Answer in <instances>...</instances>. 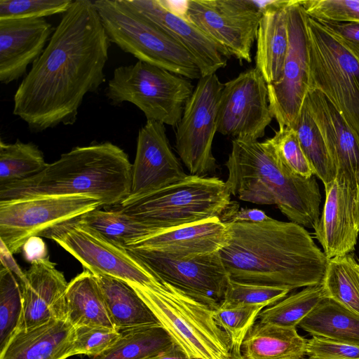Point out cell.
Masks as SVG:
<instances>
[{
	"mask_svg": "<svg viewBox=\"0 0 359 359\" xmlns=\"http://www.w3.org/2000/svg\"><path fill=\"white\" fill-rule=\"evenodd\" d=\"M110 43L94 1H74L18 87L13 114L32 133L73 125L105 81Z\"/></svg>",
	"mask_w": 359,
	"mask_h": 359,
	"instance_id": "cell-1",
	"label": "cell"
},
{
	"mask_svg": "<svg viewBox=\"0 0 359 359\" xmlns=\"http://www.w3.org/2000/svg\"><path fill=\"white\" fill-rule=\"evenodd\" d=\"M226 224L219 254L231 280L290 290L321 284L327 259L304 226L271 217Z\"/></svg>",
	"mask_w": 359,
	"mask_h": 359,
	"instance_id": "cell-2",
	"label": "cell"
},
{
	"mask_svg": "<svg viewBox=\"0 0 359 359\" xmlns=\"http://www.w3.org/2000/svg\"><path fill=\"white\" fill-rule=\"evenodd\" d=\"M225 165V182L241 201L276 205L292 222L315 229L320 217L321 194L316 177H302L283 162L269 139H234Z\"/></svg>",
	"mask_w": 359,
	"mask_h": 359,
	"instance_id": "cell-3",
	"label": "cell"
},
{
	"mask_svg": "<svg viewBox=\"0 0 359 359\" xmlns=\"http://www.w3.org/2000/svg\"><path fill=\"white\" fill-rule=\"evenodd\" d=\"M132 166L124 150L110 142L75 147L41 172L0 185V201L80 195L102 207L116 205L130 193Z\"/></svg>",
	"mask_w": 359,
	"mask_h": 359,
	"instance_id": "cell-4",
	"label": "cell"
},
{
	"mask_svg": "<svg viewBox=\"0 0 359 359\" xmlns=\"http://www.w3.org/2000/svg\"><path fill=\"white\" fill-rule=\"evenodd\" d=\"M94 4L110 42L121 50L189 79L202 76L188 50L129 0H96Z\"/></svg>",
	"mask_w": 359,
	"mask_h": 359,
	"instance_id": "cell-5",
	"label": "cell"
},
{
	"mask_svg": "<svg viewBox=\"0 0 359 359\" xmlns=\"http://www.w3.org/2000/svg\"><path fill=\"white\" fill-rule=\"evenodd\" d=\"M226 183L216 177L188 175L121 208L151 224L157 234L210 218L221 219L231 204Z\"/></svg>",
	"mask_w": 359,
	"mask_h": 359,
	"instance_id": "cell-6",
	"label": "cell"
},
{
	"mask_svg": "<svg viewBox=\"0 0 359 359\" xmlns=\"http://www.w3.org/2000/svg\"><path fill=\"white\" fill-rule=\"evenodd\" d=\"M133 289L191 359L229 356V340L215 322L213 309L161 281Z\"/></svg>",
	"mask_w": 359,
	"mask_h": 359,
	"instance_id": "cell-7",
	"label": "cell"
},
{
	"mask_svg": "<svg viewBox=\"0 0 359 359\" xmlns=\"http://www.w3.org/2000/svg\"><path fill=\"white\" fill-rule=\"evenodd\" d=\"M194 88L190 79L138 60L114 70L105 96L114 105L134 104L147 121L175 126Z\"/></svg>",
	"mask_w": 359,
	"mask_h": 359,
	"instance_id": "cell-8",
	"label": "cell"
},
{
	"mask_svg": "<svg viewBox=\"0 0 359 359\" xmlns=\"http://www.w3.org/2000/svg\"><path fill=\"white\" fill-rule=\"evenodd\" d=\"M309 90L322 93L359 139V61L306 14Z\"/></svg>",
	"mask_w": 359,
	"mask_h": 359,
	"instance_id": "cell-9",
	"label": "cell"
},
{
	"mask_svg": "<svg viewBox=\"0 0 359 359\" xmlns=\"http://www.w3.org/2000/svg\"><path fill=\"white\" fill-rule=\"evenodd\" d=\"M101 207L99 200L80 195L0 201V241L18 253L29 238H47L60 225Z\"/></svg>",
	"mask_w": 359,
	"mask_h": 359,
	"instance_id": "cell-10",
	"label": "cell"
},
{
	"mask_svg": "<svg viewBox=\"0 0 359 359\" xmlns=\"http://www.w3.org/2000/svg\"><path fill=\"white\" fill-rule=\"evenodd\" d=\"M80 218L60 225L47 238L54 241L94 275L117 278L132 287H153L161 281L130 250L85 225Z\"/></svg>",
	"mask_w": 359,
	"mask_h": 359,
	"instance_id": "cell-11",
	"label": "cell"
},
{
	"mask_svg": "<svg viewBox=\"0 0 359 359\" xmlns=\"http://www.w3.org/2000/svg\"><path fill=\"white\" fill-rule=\"evenodd\" d=\"M223 88L216 74L201 76L177 125L175 147L191 175L207 177L217 168L212 147Z\"/></svg>",
	"mask_w": 359,
	"mask_h": 359,
	"instance_id": "cell-12",
	"label": "cell"
},
{
	"mask_svg": "<svg viewBox=\"0 0 359 359\" xmlns=\"http://www.w3.org/2000/svg\"><path fill=\"white\" fill-rule=\"evenodd\" d=\"M127 249L161 282L213 309L221 304L230 278L219 252L174 258L147 250Z\"/></svg>",
	"mask_w": 359,
	"mask_h": 359,
	"instance_id": "cell-13",
	"label": "cell"
},
{
	"mask_svg": "<svg viewBox=\"0 0 359 359\" xmlns=\"http://www.w3.org/2000/svg\"><path fill=\"white\" fill-rule=\"evenodd\" d=\"M262 17L251 0H188L185 20L231 56L250 62Z\"/></svg>",
	"mask_w": 359,
	"mask_h": 359,
	"instance_id": "cell-14",
	"label": "cell"
},
{
	"mask_svg": "<svg viewBox=\"0 0 359 359\" xmlns=\"http://www.w3.org/2000/svg\"><path fill=\"white\" fill-rule=\"evenodd\" d=\"M288 50L280 79L267 84L269 107L279 128H292L309 91L306 13L299 1L287 8Z\"/></svg>",
	"mask_w": 359,
	"mask_h": 359,
	"instance_id": "cell-15",
	"label": "cell"
},
{
	"mask_svg": "<svg viewBox=\"0 0 359 359\" xmlns=\"http://www.w3.org/2000/svg\"><path fill=\"white\" fill-rule=\"evenodd\" d=\"M273 118L267 83L253 68L224 83L217 115V131L243 140H257Z\"/></svg>",
	"mask_w": 359,
	"mask_h": 359,
	"instance_id": "cell-16",
	"label": "cell"
},
{
	"mask_svg": "<svg viewBox=\"0 0 359 359\" xmlns=\"http://www.w3.org/2000/svg\"><path fill=\"white\" fill-rule=\"evenodd\" d=\"M187 175L172 150L165 125L147 121L138 132L130 193L120 205L128 204Z\"/></svg>",
	"mask_w": 359,
	"mask_h": 359,
	"instance_id": "cell-17",
	"label": "cell"
},
{
	"mask_svg": "<svg viewBox=\"0 0 359 359\" xmlns=\"http://www.w3.org/2000/svg\"><path fill=\"white\" fill-rule=\"evenodd\" d=\"M324 187L325 203L314 234L330 259L353 252L359 231L353 210L355 188L339 175Z\"/></svg>",
	"mask_w": 359,
	"mask_h": 359,
	"instance_id": "cell-18",
	"label": "cell"
},
{
	"mask_svg": "<svg viewBox=\"0 0 359 359\" xmlns=\"http://www.w3.org/2000/svg\"><path fill=\"white\" fill-rule=\"evenodd\" d=\"M54 29L46 18L0 20V82L8 84L25 77Z\"/></svg>",
	"mask_w": 359,
	"mask_h": 359,
	"instance_id": "cell-19",
	"label": "cell"
},
{
	"mask_svg": "<svg viewBox=\"0 0 359 359\" xmlns=\"http://www.w3.org/2000/svg\"><path fill=\"white\" fill-rule=\"evenodd\" d=\"M304 104L321 133L336 175L343 176L355 188L359 183V139L320 91L309 90Z\"/></svg>",
	"mask_w": 359,
	"mask_h": 359,
	"instance_id": "cell-20",
	"label": "cell"
},
{
	"mask_svg": "<svg viewBox=\"0 0 359 359\" xmlns=\"http://www.w3.org/2000/svg\"><path fill=\"white\" fill-rule=\"evenodd\" d=\"M67 285L63 273L49 257L32 262L21 282L22 309L16 330H26L53 318H65L63 302Z\"/></svg>",
	"mask_w": 359,
	"mask_h": 359,
	"instance_id": "cell-21",
	"label": "cell"
},
{
	"mask_svg": "<svg viewBox=\"0 0 359 359\" xmlns=\"http://www.w3.org/2000/svg\"><path fill=\"white\" fill-rule=\"evenodd\" d=\"M141 13L180 43L196 62L202 76L226 65L231 55L191 22L166 10L159 0H129Z\"/></svg>",
	"mask_w": 359,
	"mask_h": 359,
	"instance_id": "cell-22",
	"label": "cell"
},
{
	"mask_svg": "<svg viewBox=\"0 0 359 359\" xmlns=\"http://www.w3.org/2000/svg\"><path fill=\"white\" fill-rule=\"evenodd\" d=\"M228 236L226 223L213 217L149 236L130 248L151 250L174 258H189L219 252Z\"/></svg>",
	"mask_w": 359,
	"mask_h": 359,
	"instance_id": "cell-23",
	"label": "cell"
},
{
	"mask_svg": "<svg viewBox=\"0 0 359 359\" xmlns=\"http://www.w3.org/2000/svg\"><path fill=\"white\" fill-rule=\"evenodd\" d=\"M76 328L66 318L16 330L0 351V359H67L74 355Z\"/></svg>",
	"mask_w": 359,
	"mask_h": 359,
	"instance_id": "cell-24",
	"label": "cell"
},
{
	"mask_svg": "<svg viewBox=\"0 0 359 359\" xmlns=\"http://www.w3.org/2000/svg\"><path fill=\"white\" fill-rule=\"evenodd\" d=\"M65 317L75 327L116 330L94 274L84 269L68 283L64 294Z\"/></svg>",
	"mask_w": 359,
	"mask_h": 359,
	"instance_id": "cell-25",
	"label": "cell"
},
{
	"mask_svg": "<svg viewBox=\"0 0 359 359\" xmlns=\"http://www.w3.org/2000/svg\"><path fill=\"white\" fill-rule=\"evenodd\" d=\"M292 2L267 11L259 22L255 68L267 84L278 81L283 72L289 46L287 8Z\"/></svg>",
	"mask_w": 359,
	"mask_h": 359,
	"instance_id": "cell-26",
	"label": "cell"
},
{
	"mask_svg": "<svg viewBox=\"0 0 359 359\" xmlns=\"http://www.w3.org/2000/svg\"><path fill=\"white\" fill-rule=\"evenodd\" d=\"M307 339L296 327L255 322L241 347L244 359H298L305 355Z\"/></svg>",
	"mask_w": 359,
	"mask_h": 359,
	"instance_id": "cell-27",
	"label": "cell"
},
{
	"mask_svg": "<svg viewBox=\"0 0 359 359\" xmlns=\"http://www.w3.org/2000/svg\"><path fill=\"white\" fill-rule=\"evenodd\" d=\"M95 276L118 331L162 325L151 309L129 284L107 276Z\"/></svg>",
	"mask_w": 359,
	"mask_h": 359,
	"instance_id": "cell-28",
	"label": "cell"
},
{
	"mask_svg": "<svg viewBox=\"0 0 359 359\" xmlns=\"http://www.w3.org/2000/svg\"><path fill=\"white\" fill-rule=\"evenodd\" d=\"M298 327L312 337L359 346V315L327 297L323 298Z\"/></svg>",
	"mask_w": 359,
	"mask_h": 359,
	"instance_id": "cell-29",
	"label": "cell"
},
{
	"mask_svg": "<svg viewBox=\"0 0 359 359\" xmlns=\"http://www.w3.org/2000/svg\"><path fill=\"white\" fill-rule=\"evenodd\" d=\"M81 222L125 248L156 235L149 223L126 213L120 205L111 209H95L80 218Z\"/></svg>",
	"mask_w": 359,
	"mask_h": 359,
	"instance_id": "cell-30",
	"label": "cell"
},
{
	"mask_svg": "<svg viewBox=\"0 0 359 359\" xmlns=\"http://www.w3.org/2000/svg\"><path fill=\"white\" fill-rule=\"evenodd\" d=\"M175 343L163 325H151L120 331L114 344L90 359H148Z\"/></svg>",
	"mask_w": 359,
	"mask_h": 359,
	"instance_id": "cell-31",
	"label": "cell"
},
{
	"mask_svg": "<svg viewBox=\"0 0 359 359\" xmlns=\"http://www.w3.org/2000/svg\"><path fill=\"white\" fill-rule=\"evenodd\" d=\"M321 285L325 297L359 315V261L354 255L327 259Z\"/></svg>",
	"mask_w": 359,
	"mask_h": 359,
	"instance_id": "cell-32",
	"label": "cell"
},
{
	"mask_svg": "<svg viewBox=\"0 0 359 359\" xmlns=\"http://www.w3.org/2000/svg\"><path fill=\"white\" fill-rule=\"evenodd\" d=\"M48 165L44 155L33 142H0V185L28 178Z\"/></svg>",
	"mask_w": 359,
	"mask_h": 359,
	"instance_id": "cell-33",
	"label": "cell"
},
{
	"mask_svg": "<svg viewBox=\"0 0 359 359\" xmlns=\"http://www.w3.org/2000/svg\"><path fill=\"white\" fill-rule=\"evenodd\" d=\"M292 128L295 130L301 147L315 171L316 177L323 184L333 180L336 177V170L321 133L304 102Z\"/></svg>",
	"mask_w": 359,
	"mask_h": 359,
	"instance_id": "cell-34",
	"label": "cell"
},
{
	"mask_svg": "<svg viewBox=\"0 0 359 359\" xmlns=\"http://www.w3.org/2000/svg\"><path fill=\"white\" fill-rule=\"evenodd\" d=\"M325 297L321 284L306 287L264 309L258 318L264 323L297 327L301 320Z\"/></svg>",
	"mask_w": 359,
	"mask_h": 359,
	"instance_id": "cell-35",
	"label": "cell"
},
{
	"mask_svg": "<svg viewBox=\"0 0 359 359\" xmlns=\"http://www.w3.org/2000/svg\"><path fill=\"white\" fill-rule=\"evenodd\" d=\"M22 309V290L17 276L8 269L0 268V349L18 326Z\"/></svg>",
	"mask_w": 359,
	"mask_h": 359,
	"instance_id": "cell-36",
	"label": "cell"
},
{
	"mask_svg": "<svg viewBox=\"0 0 359 359\" xmlns=\"http://www.w3.org/2000/svg\"><path fill=\"white\" fill-rule=\"evenodd\" d=\"M265 307L261 304L231 306L219 305L214 309V319L227 335L231 351H241L247 333Z\"/></svg>",
	"mask_w": 359,
	"mask_h": 359,
	"instance_id": "cell-37",
	"label": "cell"
},
{
	"mask_svg": "<svg viewBox=\"0 0 359 359\" xmlns=\"http://www.w3.org/2000/svg\"><path fill=\"white\" fill-rule=\"evenodd\" d=\"M289 289L248 284L229 280L220 305L271 306L287 297Z\"/></svg>",
	"mask_w": 359,
	"mask_h": 359,
	"instance_id": "cell-38",
	"label": "cell"
},
{
	"mask_svg": "<svg viewBox=\"0 0 359 359\" xmlns=\"http://www.w3.org/2000/svg\"><path fill=\"white\" fill-rule=\"evenodd\" d=\"M73 0H0V20L37 19L64 14Z\"/></svg>",
	"mask_w": 359,
	"mask_h": 359,
	"instance_id": "cell-39",
	"label": "cell"
},
{
	"mask_svg": "<svg viewBox=\"0 0 359 359\" xmlns=\"http://www.w3.org/2000/svg\"><path fill=\"white\" fill-rule=\"evenodd\" d=\"M269 139L281 159L292 171L306 178L316 176L293 128H279L274 136Z\"/></svg>",
	"mask_w": 359,
	"mask_h": 359,
	"instance_id": "cell-40",
	"label": "cell"
},
{
	"mask_svg": "<svg viewBox=\"0 0 359 359\" xmlns=\"http://www.w3.org/2000/svg\"><path fill=\"white\" fill-rule=\"evenodd\" d=\"M305 13L316 20L359 23V0L299 1Z\"/></svg>",
	"mask_w": 359,
	"mask_h": 359,
	"instance_id": "cell-41",
	"label": "cell"
},
{
	"mask_svg": "<svg viewBox=\"0 0 359 359\" xmlns=\"http://www.w3.org/2000/svg\"><path fill=\"white\" fill-rule=\"evenodd\" d=\"M76 328L75 355L97 356L110 348L120 332L104 327L81 326Z\"/></svg>",
	"mask_w": 359,
	"mask_h": 359,
	"instance_id": "cell-42",
	"label": "cell"
},
{
	"mask_svg": "<svg viewBox=\"0 0 359 359\" xmlns=\"http://www.w3.org/2000/svg\"><path fill=\"white\" fill-rule=\"evenodd\" d=\"M305 355L310 359H359V346L312 337Z\"/></svg>",
	"mask_w": 359,
	"mask_h": 359,
	"instance_id": "cell-43",
	"label": "cell"
},
{
	"mask_svg": "<svg viewBox=\"0 0 359 359\" xmlns=\"http://www.w3.org/2000/svg\"><path fill=\"white\" fill-rule=\"evenodd\" d=\"M314 20L359 61V23Z\"/></svg>",
	"mask_w": 359,
	"mask_h": 359,
	"instance_id": "cell-44",
	"label": "cell"
},
{
	"mask_svg": "<svg viewBox=\"0 0 359 359\" xmlns=\"http://www.w3.org/2000/svg\"><path fill=\"white\" fill-rule=\"evenodd\" d=\"M232 202L226 213L222 218L224 223L227 222H262L271 219L264 211L257 208H239L238 204Z\"/></svg>",
	"mask_w": 359,
	"mask_h": 359,
	"instance_id": "cell-45",
	"label": "cell"
},
{
	"mask_svg": "<svg viewBox=\"0 0 359 359\" xmlns=\"http://www.w3.org/2000/svg\"><path fill=\"white\" fill-rule=\"evenodd\" d=\"M22 251L26 261L31 264L36 260L49 257L45 242L39 236L29 238L25 243Z\"/></svg>",
	"mask_w": 359,
	"mask_h": 359,
	"instance_id": "cell-46",
	"label": "cell"
},
{
	"mask_svg": "<svg viewBox=\"0 0 359 359\" xmlns=\"http://www.w3.org/2000/svg\"><path fill=\"white\" fill-rule=\"evenodd\" d=\"M12 255L13 254L8 250L4 243L1 241V265L11 271L21 283L25 279V273H22L20 270Z\"/></svg>",
	"mask_w": 359,
	"mask_h": 359,
	"instance_id": "cell-47",
	"label": "cell"
},
{
	"mask_svg": "<svg viewBox=\"0 0 359 359\" xmlns=\"http://www.w3.org/2000/svg\"><path fill=\"white\" fill-rule=\"evenodd\" d=\"M148 359H191L177 344Z\"/></svg>",
	"mask_w": 359,
	"mask_h": 359,
	"instance_id": "cell-48",
	"label": "cell"
},
{
	"mask_svg": "<svg viewBox=\"0 0 359 359\" xmlns=\"http://www.w3.org/2000/svg\"><path fill=\"white\" fill-rule=\"evenodd\" d=\"M161 4L169 12L180 16L184 19L186 18L187 11V1H168L159 0Z\"/></svg>",
	"mask_w": 359,
	"mask_h": 359,
	"instance_id": "cell-49",
	"label": "cell"
},
{
	"mask_svg": "<svg viewBox=\"0 0 359 359\" xmlns=\"http://www.w3.org/2000/svg\"><path fill=\"white\" fill-rule=\"evenodd\" d=\"M353 210L355 223L359 231V183L357 184L354 190Z\"/></svg>",
	"mask_w": 359,
	"mask_h": 359,
	"instance_id": "cell-50",
	"label": "cell"
},
{
	"mask_svg": "<svg viewBox=\"0 0 359 359\" xmlns=\"http://www.w3.org/2000/svg\"><path fill=\"white\" fill-rule=\"evenodd\" d=\"M225 359H244L241 351H231L230 355Z\"/></svg>",
	"mask_w": 359,
	"mask_h": 359,
	"instance_id": "cell-51",
	"label": "cell"
},
{
	"mask_svg": "<svg viewBox=\"0 0 359 359\" xmlns=\"http://www.w3.org/2000/svg\"><path fill=\"white\" fill-rule=\"evenodd\" d=\"M298 359H310V358H304V357H302V358H298Z\"/></svg>",
	"mask_w": 359,
	"mask_h": 359,
	"instance_id": "cell-52",
	"label": "cell"
}]
</instances>
